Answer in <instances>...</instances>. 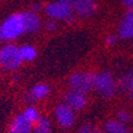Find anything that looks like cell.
Wrapping results in <instances>:
<instances>
[{
    "instance_id": "1",
    "label": "cell",
    "mask_w": 133,
    "mask_h": 133,
    "mask_svg": "<svg viewBox=\"0 0 133 133\" xmlns=\"http://www.w3.org/2000/svg\"><path fill=\"white\" fill-rule=\"evenodd\" d=\"M22 34H24L22 13H13L0 25V40L3 41L15 40Z\"/></svg>"
},
{
    "instance_id": "2",
    "label": "cell",
    "mask_w": 133,
    "mask_h": 133,
    "mask_svg": "<svg viewBox=\"0 0 133 133\" xmlns=\"http://www.w3.org/2000/svg\"><path fill=\"white\" fill-rule=\"evenodd\" d=\"M73 4L72 0H58L55 3H50L46 6V13L53 19H73Z\"/></svg>"
},
{
    "instance_id": "3",
    "label": "cell",
    "mask_w": 133,
    "mask_h": 133,
    "mask_svg": "<svg viewBox=\"0 0 133 133\" xmlns=\"http://www.w3.org/2000/svg\"><path fill=\"white\" fill-rule=\"evenodd\" d=\"M21 50L15 44H7L0 49V66L5 70H16L22 65Z\"/></svg>"
},
{
    "instance_id": "4",
    "label": "cell",
    "mask_w": 133,
    "mask_h": 133,
    "mask_svg": "<svg viewBox=\"0 0 133 133\" xmlns=\"http://www.w3.org/2000/svg\"><path fill=\"white\" fill-rule=\"evenodd\" d=\"M92 85L105 98H109L113 96L115 92V89H116L114 78L109 72H102V73L95 74Z\"/></svg>"
},
{
    "instance_id": "5",
    "label": "cell",
    "mask_w": 133,
    "mask_h": 133,
    "mask_svg": "<svg viewBox=\"0 0 133 133\" xmlns=\"http://www.w3.org/2000/svg\"><path fill=\"white\" fill-rule=\"evenodd\" d=\"M92 82V74L87 73V72H77V73L72 74L71 78H70V87L74 91L87 94L91 90V88H94Z\"/></svg>"
},
{
    "instance_id": "6",
    "label": "cell",
    "mask_w": 133,
    "mask_h": 133,
    "mask_svg": "<svg viewBox=\"0 0 133 133\" xmlns=\"http://www.w3.org/2000/svg\"><path fill=\"white\" fill-rule=\"evenodd\" d=\"M55 118L60 126L64 128H68L74 122V110L66 103L59 104L55 108Z\"/></svg>"
},
{
    "instance_id": "7",
    "label": "cell",
    "mask_w": 133,
    "mask_h": 133,
    "mask_svg": "<svg viewBox=\"0 0 133 133\" xmlns=\"http://www.w3.org/2000/svg\"><path fill=\"white\" fill-rule=\"evenodd\" d=\"M32 122L24 116V114L17 115L12 120L9 128V133H31Z\"/></svg>"
},
{
    "instance_id": "8",
    "label": "cell",
    "mask_w": 133,
    "mask_h": 133,
    "mask_svg": "<svg viewBox=\"0 0 133 133\" xmlns=\"http://www.w3.org/2000/svg\"><path fill=\"white\" fill-rule=\"evenodd\" d=\"M73 10L81 17H90L96 12L97 6L94 0H72Z\"/></svg>"
},
{
    "instance_id": "9",
    "label": "cell",
    "mask_w": 133,
    "mask_h": 133,
    "mask_svg": "<svg viewBox=\"0 0 133 133\" xmlns=\"http://www.w3.org/2000/svg\"><path fill=\"white\" fill-rule=\"evenodd\" d=\"M119 36L125 40L133 38V12L128 11L119 24Z\"/></svg>"
},
{
    "instance_id": "10",
    "label": "cell",
    "mask_w": 133,
    "mask_h": 133,
    "mask_svg": "<svg viewBox=\"0 0 133 133\" xmlns=\"http://www.w3.org/2000/svg\"><path fill=\"white\" fill-rule=\"evenodd\" d=\"M65 102L73 110H81L87 104V97H85V94L72 90V91H68L65 95Z\"/></svg>"
},
{
    "instance_id": "11",
    "label": "cell",
    "mask_w": 133,
    "mask_h": 133,
    "mask_svg": "<svg viewBox=\"0 0 133 133\" xmlns=\"http://www.w3.org/2000/svg\"><path fill=\"white\" fill-rule=\"evenodd\" d=\"M22 18H23V25H24V32L34 34V32H37L40 30L41 21L35 12H32V11L22 12Z\"/></svg>"
},
{
    "instance_id": "12",
    "label": "cell",
    "mask_w": 133,
    "mask_h": 133,
    "mask_svg": "<svg viewBox=\"0 0 133 133\" xmlns=\"http://www.w3.org/2000/svg\"><path fill=\"white\" fill-rule=\"evenodd\" d=\"M50 89L47 84L43 83H38L35 84L34 87L31 88L30 90V95H29V101H32V99H42L49 94Z\"/></svg>"
},
{
    "instance_id": "13",
    "label": "cell",
    "mask_w": 133,
    "mask_h": 133,
    "mask_svg": "<svg viewBox=\"0 0 133 133\" xmlns=\"http://www.w3.org/2000/svg\"><path fill=\"white\" fill-rule=\"evenodd\" d=\"M105 133H130L125 124L119 120H110L104 125Z\"/></svg>"
},
{
    "instance_id": "14",
    "label": "cell",
    "mask_w": 133,
    "mask_h": 133,
    "mask_svg": "<svg viewBox=\"0 0 133 133\" xmlns=\"http://www.w3.org/2000/svg\"><path fill=\"white\" fill-rule=\"evenodd\" d=\"M119 88L128 91L131 98L133 99V72H131V73L126 74V76L121 78L120 82H119Z\"/></svg>"
},
{
    "instance_id": "15",
    "label": "cell",
    "mask_w": 133,
    "mask_h": 133,
    "mask_svg": "<svg viewBox=\"0 0 133 133\" xmlns=\"http://www.w3.org/2000/svg\"><path fill=\"white\" fill-rule=\"evenodd\" d=\"M31 133H50V122L48 121V119L40 116L37 120L36 128Z\"/></svg>"
},
{
    "instance_id": "16",
    "label": "cell",
    "mask_w": 133,
    "mask_h": 133,
    "mask_svg": "<svg viewBox=\"0 0 133 133\" xmlns=\"http://www.w3.org/2000/svg\"><path fill=\"white\" fill-rule=\"evenodd\" d=\"M21 50V55H22L23 60H26V61H31L36 58V49H35L32 46H29V44H24L19 48Z\"/></svg>"
},
{
    "instance_id": "17",
    "label": "cell",
    "mask_w": 133,
    "mask_h": 133,
    "mask_svg": "<svg viewBox=\"0 0 133 133\" xmlns=\"http://www.w3.org/2000/svg\"><path fill=\"white\" fill-rule=\"evenodd\" d=\"M24 116L26 119H28L29 121H31L32 124L34 122H37V120H38V118H40V115H38V111H37V109L35 108V107H28V108L24 110Z\"/></svg>"
},
{
    "instance_id": "18",
    "label": "cell",
    "mask_w": 133,
    "mask_h": 133,
    "mask_svg": "<svg viewBox=\"0 0 133 133\" xmlns=\"http://www.w3.org/2000/svg\"><path fill=\"white\" fill-rule=\"evenodd\" d=\"M118 119H119V121L122 122V124H127V122L131 120V116L126 110H120L118 113Z\"/></svg>"
},
{
    "instance_id": "19",
    "label": "cell",
    "mask_w": 133,
    "mask_h": 133,
    "mask_svg": "<svg viewBox=\"0 0 133 133\" xmlns=\"http://www.w3.org/2000/svg\"><path fill=\"white\" fill-rule=\"evenodd\" d=\"M116 42H118V36L116 35H109L107 37V40H105V43L108 46H114Z\"/></svg>"
},
{
    "instance_id": "20",
    "label": "cell",
    "mask_w": 133,
    "mask_h": 133,
    "mask_svg": "<svg viewBox=\"0 0 133 133\" xmlns=\"http://www.w3.org/2000/svg\"><path fill=\"white\" fill-rule=\"evenodd\" d=\"M92 130H91V125L90 124H84L83 126L79 128V132L78 133H91Z\"/></svg>"
},
{
    "instance_id": "21",
    "label": "cell",
    "mask_w": 133,
    "mask_h": 133,
    "mask_svg": "<svg viewBox=\"0 0 133 133\" xmlns=\"http://www.w3.org/2000/svg\"><path fill=\"white\" fill-rule=\"evenodd\" d=\"M46 28L47 30H49V31H54L56 28H58V24H56L55 22H53V21H50V22H48L46 24Z\"/></svg>"
},
{
    "instance_id": "22",
    "label": "cell",
    "mask_w": 133,
    "mask_h": 133,
    "mask_svg": "<svg viewBox=\"0 0 133 133\" xmlns=\"http://www.w3.org/2000/svg\"><path fill=\"white\" fill-rule=\"evenodd\" d=\"M122 3H124V5L126 7H128V9L133 7V0H122Z\"/></svg>"
},
{
    "instance_id": "23",
    "label": "cell",
    "mask_w": 133,
    "mask_h": 133,
    "mask_svg": "<svg viewBox=\"0 0 133 133\" xmlns=\"http://www.w3.org/2000/svg\"><path fill=\"white\" fill-rule=\"evenodd\" d=\"M40 9H41V5H34V6H32V12H36V11H38Z\"/></svg>"
},
{
    "instance_id": "24",
    "label": "cell",
    "mask_w": 133,
    "mask_h": 133,
    "mask_svg": "<svg viewBox=\"0 0 133 133\" xmlns=\"http://www.w3.org/2000/svg\"><path fill=\"white\" fill-rule=\"evenodd\" d=\"M91 133H104V132H102V131H98V130H96V131H92Z\"/></svg>"
},
{
    "instance_id": "25",
    "label": "cell",
    "mask_w": 133,
    "mask_h": 133,
    "mask_svg": "<svg viewBox=\"0 0 133 133\" xmlns=\"http://www.w3.org/2000/svg\"><path fill=\"white\" fill-rule=\"evenodd\" d=\"M130 10H131V11H132V12H133V7H131V9H130Z\"/></svg>"
}]
</instances>
